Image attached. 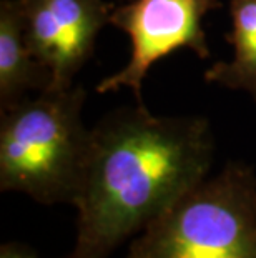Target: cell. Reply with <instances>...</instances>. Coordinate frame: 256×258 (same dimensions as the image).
I'll use <instances>...</instances> for the list:
<instances>
[{
    "label": "cell",
    "instance_id": "1",
    "mask_svg": "<svg viewBox=\"0 0 256 258\" xmlns=\"http://www.w3.org/2000/svg\"><path fill=\"white\" fill-rule=\"evenodd\" d=\"M215 142L205 117H156L143 103L105 115L72 205L77 238L70 258H108L201 183Z\"/></svg>",
    "mask_w": 256,
    "mask_h": 258
},
{
    "label": "cell",
    "instance_id": "2",
    "mask_svg": "<svg viewBox=\"0 0 256 258\" xmlns=\"http://www.w3.org/2000/svg\"><path fill=\"white\" fill-rule=\"evenodd\" d=\"M81 85L22 98L0 118V190L35 202L73 203L90 148Z\"/></svg>",
    "mask_w": 256,
    "mask_h": 258
},
{
    "label": "cell",
    "instance_id": "3",
    "mask_svg": "<svg viewBox=\"0 0 256 258\" xmlns=\"http://www.w3.org/2000/svg\"><path fill=\"white\" fill-rule=\"evenodd\" d=\"M127 258H256V173L228 162L151 222Z\"/></svg>",
    "mask_w": 256,
    "mask_h": 258
},
{
    "label": "cell",
    "instance_id": "4",
    "mask_svg": "<svg viewBox=\"0 0 256 258\" xmlns=\"http://www.w3.org/2000/svg\"><path fill=\"white\" fill-rule=\"evenodd\" d=\"M221 7V0H128L115 5L110 24L130 37L132 57L122 70L103 79L97 92L107 93L128 87L141 102L145 77L160 58L182 47L193 50L200 58H208L203 19Z\"/></svg>",
    "mask_w": 256,
    "mask_h": 258
},
{
    "label": "cell",
    "instance_id": "5",
    "mask_svg": "<svg viewBox=\"0 0 256 258\" xmlns=\"http://www.w3.org/2000/svg\"><path fill=\"white\" fill-rule=\"evenodd\" d=\"M25 40L50 70V89L73 85L75 75L94 55L100 30L110 24L107 0H17Z\"/></svg>",
    "mask_w": 256,
    "mask_h": 258
},
{
    "label": "cell",
    "instance_id": "6",
    "mask_svg": "<svg viewBox=\"0 0 256 258\" xmlns=\"http://www.w3.org/2000/svg\"><path fill=\"white\" fill-rule=\"evenodd\" d=\"M52 87V74L32 53L25 40L17 0L0 4V110L25 98L29 90Z\"/></svg>",
    "mask_w": 256,
    "mask_h": 258
},
{
    "label": "cell",
    "instance_id": "7",
    "mask_svg": "<svg viewBox=\"0 0 256 258\" xmlns=\"http://www.w3.org/2000/svg\"><path fill=\"white\" fill-rule=\"evenodd\" d=\"M230 17L231 32L225 38L233 47V58L211 65L205 80L248 92L256 102V0H230Z\"/></svg>",
    "mask_w": 256,
    "mask_h": 258
},
{
    "label": "cell",
    "instance_id": "8",
    "mask_svg": "<svg viewBox=\"0 0 256 258\" xmlns=\"http://www.w3.org/2000/svg\"><path fill=\"white\" fill-rule=\"evenodd\" d=\"M0 258H39V255L29 245L10 241L0 246Z\"/></svg>",
    "mask_w": 256,
    "mask_h": 258
}]
</instances>
